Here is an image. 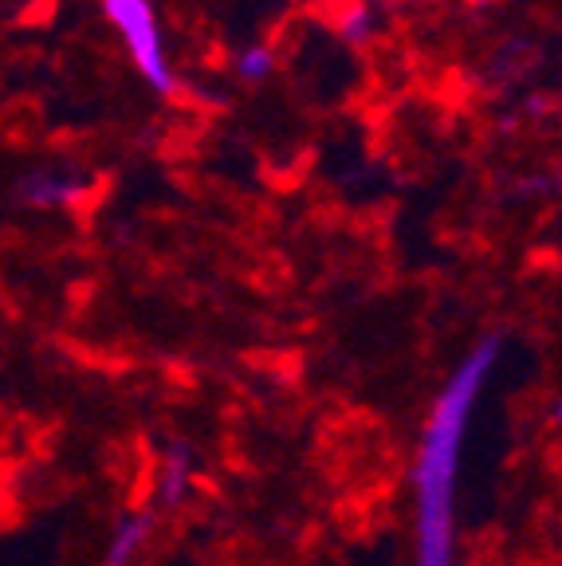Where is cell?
Masks as SVG:
<instances>
[{
  "label": "cell",
  "mask_w": 562,
  "mask_h": 566,
  "mask_svg": "<svg viewBox=\"0 0 562 566\" xmlns=\"http://www.w3.org/2000/svg\"><path fill=\"white\" fill-rule=\"evenodd\" d=\"M503 350V338H483L457 374L440 389L433 417L425 424L422 457H417V566H452V523H457V476L460 452L472 406L480 401V389L488 374L496 370V358Z\"/></svg>",
  "instance_id": "1"
},
{
  "label": "cell",
  "mask_w": 562,
  "mask_h": 566,
  "mask_svg": "<svg viewBox=\"0 0 562 566\" xmlns=\"http://www.w3.org/2000/svg\"><path fill=\"white\" fill-rule=\"evenodd\" d=\"M103 9H106V20L123 35V44H126V52H131L134 67L142 71V80L154 91H162V95H174L177 80H174V71H169L162 28H158L154 9H149V0H103Z\"/></svg>",
  "instance_id": "2"
},
{
  "label": "cell",
  "mask_w": 562,
  "mask_h": 566,
  "mask_svg": "<svg viewBox=\"0 0 562 566\" xmlns=\"http://www.w3.org/2000/svg\"><path fill=\"white\" fill-rule=\"evenodd\" d=\"M189 480H194V452L189 444H169L166 449V464H162V484H158V500L166 507H177L189 492Z\"/></svg>",
  "instance_id": "3"
},
{
  "label": "cell",
  "mask_w": 562,
  "mask_h": 566,
  "mask_svg": "<svg viewBox=\"0 0 562 566\" xmlns=\"http://www.w3.org/2000/svg\"><path fill=\"white\" fill-rule=\"evenodd\" d=\"M149 527H154V515L149 512H138V515H126L123 523L115 527V539L106 547V566H131L134 555L142 551V543L149 539Z\"/></svg>",
  "instance_id": "4"
},
{
  "label": "cell",
  "mask_w": 562,
  "mask_h": 566,
  "mask_svg": "<svg viewBox=\"0 0 562 566\" xmlns=\"http://www.w3.org/2000/svg\"><path fill=\"white\" fill-rule=\"evenodd\" d=\"M20 193L32 205H67L71 197H75V181H67V177H60V174H35V177H28Z\"/></svg>",
  "instance_id": "5"
},
{
  "label": "cell",
  "mask_w": 562,
  "mask_h": 566,
  "mask_svg": "<svg viewBox=\"0 0 562 566\" xmlns=\"http://www.w3.org/2000/svg\"><path fill=\"white\" fill-rule=\"evenodd\" d=\"M237 71L244 80H264L268 71H272V52H268V48H248V52L240 55Z\"/></svg>",
  "instance_id": "6"
},
{
  "label": "cell",
  "mask_w": 562,
  "mask_h": 566,
  "mask_svg": "<svg viewBox=\"0 0 562 566\" xmlns=\"http://www.w3.org/2000/svg\"><path fill=\"white\" fill-rule=\"evenodd\" d=\"M343 32H346V40H354V44H366V40H370V9L354 4V9L346 12V20H343Z\"/></svg>",
  "instance_id": "7"
}]
</instances>
